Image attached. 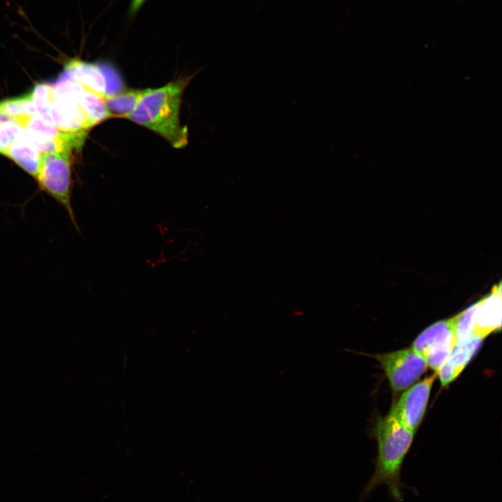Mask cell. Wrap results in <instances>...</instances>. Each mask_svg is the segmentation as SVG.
<instances>
[{"label":"cell","instance_id":"cell-13","mask_svg":"<svg viewBox=\"0 0 502 502\" xmlns=\"http://www.w3.org/2000/svg\"><path fill=\"white\" fill-rule=\"evenodd\" d=\"M476 307V303L454 316L456 343L468 340L476 335L474 322Z\"/></svg>","mask_w":502,"mask_h":502},{"label":"cell","instance_id":"cell-9","mask_svg":"<svg viewBox=\"0 0 502 502\" xmlns=\"http://www.w3.org/2000/svg\"><path fill=\"white\" fill-rule=\"evenodd\" d=\"M64 73L85 89L103 97L107 96L105 66L86 63L77 59L73 60L67 64Z\"/></svg>","mask_w":502,"mask_h":502},{"label":"cell","instance_id":"cell-4","mask_svg":"<svg viewBox=\"0 0 502 502\" xmlns=\"http://www.w3.org/2000/svg\"><path fill=\"white\" fill-rule=\"evenodd\" d=\"M456 343L455 317L434 323L414 340L411 347L437 372L448 359Z\"/></svg>","mask_w":502,"mask_h":502},{"label":"cell","instance_id":"cell-7","mask_svg":"<svg viewBox=\"0 0 502 502\" xmlns=\"http://www.w3.org/2000/svg\"><path fill=\"white\" fill-rule=\"evenodd\" d=\"M476 335L486 337L501 326V284L476 303L474 312Z\"/></svg>","mask_w":502,"mask_h":502},{"label":"cell","instance_id":"cell-11","mask_svg":"<svg viewBox=\"0 0 502 502\" xmlns=\"http://www.w3.org/2000/svg\"><path fill=\"white\" fill-rule=\"evenodd\" d=\"M149 89H123L116 93L105 96V103L110 117L126 119L137 107Z\"/></svg>","mask_w":502,"mask_h":502},{"label":"cell","instance_id":"cell-2","mask_svg":"<svg viewBox=\"0 0 502 502\" xmlns=\"http://www.w3.org/2000/svg\"><path fill=\"white\" fill-rule=\"evenodd\" d=\"M189 78H178L156 89H149L135 109L126 118L181 149L188 144V128L181 124L180 107Z\"/></svg>","mask_w":502,"mask_h":502},{"label":"cell","instance_id":"cell-17","mask_svg":"<svg viewBox=\"0 0 502 502\" xmlns=\"http://www.w3.org/2000/svg\"><path fill=\"white\" fill-rule=\"evenodd\" d=\"M146 0H131L128 14L130 17L135 16L141 9Z\"/></svg>","mask_w":502,"mask_h":502},{"label":"cell","instance_id":"cell-15","mask_svg":"<svg viewBox=\"0 0 502 502\" xmlns=\"http://www.w3.org/2000/svg\"><path fill=\"white\" fill-rule=\"evenodd\" d=\"M52 93L53 86L47 84L36 85L31 93L38 114L50 122H51L50 109L52 105Z\"/></svg>","mask_w":502,"mask_h":502},{"label":"cell","instance_id":"cell-6","mask_svg":"<svg viewBox=\"0 0 502 502\" xmlns=\"http://www.w3.org/2000/svg\"><path fill=\"white\" fill-rule=\"evenodd\" d=\"M437 372L410 386L393 405L390 413L405 427L416 432L425 415Z\"/></svg>","mask_w":502,"mask_h":502},{"label":"cell","instance_id":"cell-1","mask_svg":"<svg viewBox=\"0 0 502 502\" xmlns=\"http://www.w3.org/2000/svg\"><path fill=\"white\" fill-rule=\"evenodd\" d=\"M373 432L378 445L375 469L363 489L362 498H367L379 487L385 485L390 497L395 502H402V489L407 487L401 480V471L415 433L390 413L377 418Z\"/></svg>","mask_w":502,"mask_h":502},{"label":"cell","instance_id":"cell-16","mask_svg":"<svg viewBox=\"0 0 502 502\" xmlns=\"http://www.w3.org/2000/svg\"><path fill=\"white\" fill-rule=\"evenodd\" d=\"M24 128L8 121L0 123V153H5L10 144L22 132Z\"/></svg>","mask_w":502,"mask_h":502},{"label":"cell","instance_id":"cell-14","mask_svg":"<svg viewBox=\"0 0 502 502\" xmlns=\"http://www.w3.org/2000/svg\"><path fill=\"white\" fill-rule=\"evenodd\" d=\"M0 114L10 118L17 115H38L31 93L24 96L0 102Z\"/></svg>","mask_w":502,"mask_h":502},{"label":"cell","instance_id":"cell-3","mask_svg":"<svg viewBox=\"0 0 502 502\" xmlns=\"http://www.w3.org/2000/svg\"><path fill=\"white\" fill-rule=\"evenodd\" d=\"M71 153H41L36 179L40 188L64 208L74 227L79 231L71 203Z\"/></svg>","mask_w":502,"mask_h":502},{"label":"cell","instance_id":"cell-12","mask_svg":"<svg viewBox=\"0 0 502 502\" xmlns=\"http://www.w3.org/2000/svg\"><path fill=\"white\" fill-rule=\"evenodd\" d=\"M102 96L85 89L79 100L80 107L89 128L110 118Z\"/></svg>","mask_w":502,"mask_h":502},{"label":"cell","instance_id":"cell-5","mask_svg":"<svg viewBox=\"0 0 502 502\" xmlns=\"http://www.w3.org/2000/svg\"><path fill=\"white\" fill-rule=\"evenodd\" d=\"M383 368L395 393L410 387L425 372V358L411 347L374 356Z\"/></svg>","mask_w":502,"mask_h":502},{"label":"cell","instance_id":"cell-10","mask_svg":"<svg viewBox=\"0 0 502 502\" xmlns=\"http://www.w3.org/2000/svg\"><path fill=\"white\" fill-rule=\"evenodd\" d=\"M4 155L15 161L30 175L36 178L41 152L26 138L22 135L15 138L10 144Z\"/></svg>","mask_w":502,"mask_h":502},{"label":"cell","instance_id":"cell-8","mask_svg":"<svg viewBox=\"0 0 502 502\" xmlns=\"http://www.w3.org/2000/svg\"><path fill=\"white\" fill-rule=\"evenodd\" d=\"M484 340L482 336L475 335L468 340L455 343L448 359L437 372L443 387L448 386L461 374Z\"/></svg>","mask_w":502,"mask_h":502}]
</instances>
